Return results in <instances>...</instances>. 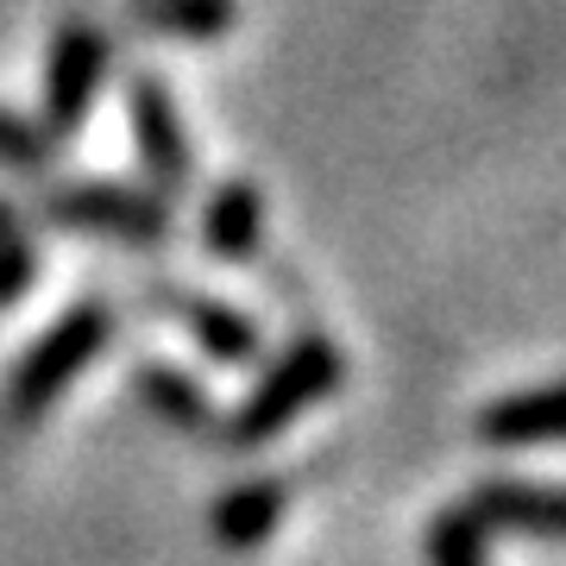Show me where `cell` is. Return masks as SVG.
Instances as JSON below:
<instances>
[{"label":"cell","mask_w":566,"mask_h":566,"mask_svg":"<svg viewBox=\"0 0 566 566\" xmlns=\"http://www.w3.org/2000/svg\"><path fill=\"white\" fill-rule=\"evenodd\" d=\"M340 385H346V353L327 340V334H315V327H308V334H296V340L283 346L277 359L259 365L252 390H245L240 403L214 422V434H208V441L227 447V453L271 447L283 428H296L303 416H315V409H322Z\"/></svg>","instance_id":"obj_1"},{"label":"cell","mask_w":566,"mask_h":566,"mask_svg":"<svg viewBox=\"0 0 566 566\" xmlns=\"http://www.w3.org/2000/svg\"><path fill=\"white\" fill-rule=\"evenodd\" d=\"M114 322H120V315H114V303H102V296L70 303L57 322L20 353L13 378H7V397H0V416L13 428H32L39 416H51V409L70 397V385L114 346Z\"/></svg>","instance_id":"obj_2"},{"label":"cell","mask_w":566,"mask_h":566,"mask_svg":"<svg viewBox=\"0 0 566 566\" xmlns=\"http://www.w3.org/2000/svg\"><path fill=\"white\" fill-rule=\"evenodd\" d=\"M39 221H51L57 233H82V240H114L126 252H164L170 245V202L107 177L51 182L39 196Z\"/></svg>","instance_id":"obj_3"},{"label":"cell","mask_w":566,"mask_h":566,"mask_svg":"<svg viewBox=\"0 0 566 566\" xmlns=\"http://www.w3.org/2000/svg\"><path fill=\"white\" fill-rule=\"evenodd\" d=\"M107 70H114V39H107L95 20H70L51 32V51H44V95H39V114H44V133L57 145H70L88 126V107L102 95Z\"/></svg>","instance_id":"obj_4"},{"label":"cell","mask_w":566,"mask_h":566,"mask_svg":"<svg viewBox=\"0 0 566 566\" xmlns=\"http://www.w3.org/2000/svg\"><path fill=\"white\" fill-rule=\"evenodd\" d=\"M126 126H133V151H139L145 189L164 196V202L182 196L196 182V145H189L182 107L164 88V76H151V70H133L126 76Z\"/></svg>","instance_id":"obj_5"},{"label":"cell","mask_w":566,"mask_h":566,"mask_svg":"<svg viewBox=\"0 0 566 566\" xmlns=\"http://www.w3.org/2000/svg\"><path fill=\"white\" fill-rule=\"evenodd\" d=\"M158 308L202 346V359L227 365V371L264 365V327L252 322L245 308L221 303V296H208V290H189V283H158Z\"/></svg>","instance_id":"obj_6"},{"label":"cell","mask_w":566,"mask_h":566,"mask_svg":"<svg viewBox=\"0 0 566 566\" xmlns=\"http://www.w3.org/2000/svg\"><path fill=\"white\" fill-rule=\"evenodd\" d=\"M472 523L485 535H523V542H566V485H528V479H485L465 497Z\"/></svg>","instance_id":"obj_7"},{"label":"cell","mask_w":566,"mask_h":566,"mask_svg":"<svg viewBox=\"0 0 566 566\" xmlns=\"http://www.w3.org/2000/svg\"><path fill=\"white\" fill-rule=\"evenodd\" d=\"M472 434L485 447H566V378L485 403L472 416Z\"/></svg>","instance_id":"obj_8"},{"label":"cell","mask_w":566,"mask_h":566,"mask_svg":"<svg viewBox=\"0 0 566 566\" xmlns=\"http://www.w3.org/2000/svg\"><path fill=\"white\" fill-rule=\"evenodd\" d=\"M202 245L214 264L264 259V189L252 177H221L202 202Z\"/></svg>","instance_id":"obj_9"},{"label":"cell","mask_w":566,"mask_h":566,"mask_svg":"<svg viewBox=\"0 0 566 566\" xmlns=\"http://www.w3.org/2000/svg\"><path fill=\"white\" fill-rule=\"evenodd\" d=\"M283 510H290V485L283 479H240V485H227L208 510V528H214V542L227 554H252L277 535Z\"/></svg>","instance_id":"obj_10"},{"label":"cell","mask_w":566,"mask_h":566,"mask_svg":"<svg viewBox=\"0 0 566 566\" xmlns=\"http://www.w3.org/2000/svg\"><path fill=\"white\" fill-rule=\"evenodd\" d=\"M133 390H139V403L151 409L164 428H177V434H214V422H221V409H214V397L202 390V378H189V371L170 365V359H139L133 365Z\"/></svg>","instance_id":"obj_11"},{"label":"cell","mask_w":566,"mask_h":566,"mask_svg":"<svg viewBox=\"0 0 566 566\" xmlns=\"http://www.w3.org/2000/svg\"><path fill=\"white\" fill-rule=\"evenodd\" d=\"M126 20L170 44H221L240 25V0H126Z\"/></svg>","instance_id":"obj_12"},{"label":"cell","mask_w":566,"mask_h":566,"mask_svg":"<svg viewBox=\"0 0 566 566\" xmlns=\"http://www.w3.org/2000/svg\"><path fill=\"white\" fill-rule=\"evenodd\" d=\"M63 145L44 133L39 120H25V114H7L0 107V170L7 177H44L51 164H57Z\"/></svg>","instance_id":"obj_13"},{"label":"cell","mask_w":566,"mask_h":566,"mask_svg":"<svg viewBox=\"0 0 566 566\" xmlns=\"http://www.w3.org/2000/svg\"><path fill=\"white\" fill-rule=\"evenodd\" d=\"M422 554H428V566H485V528L472 523L465 504H453L428 523Z\"/></svg>","instance_id":"obj_14"},{"label":"cell","mask_w":566,"mask_h":566,"mask_svg":"<svg viewBox=\"0 0 566 566\" xmlns=\"http://www.w3.org/2000/svg\"><path fill=\"white\" fill-rule=\"evenodd\" d=\"M32 283H39V245L20 233V240L0 245V315L20 308L25 296H32Z\"/></svg>","instance_id":"obj_15"},{"label":"cell","mask_w":566,"mask_h":566,"mask_svg":"<svg viewBox=\"0 0 566 566\" xmlns=\"http://www.w3.org/2000/svg\"><path fill=\"white\" fill-rule=\"evenodd\" d=\"M20 233H25V208L0 196V245H7V240H20Z\"/></svg>","instance_id":"obj_16"}]
</instances>
